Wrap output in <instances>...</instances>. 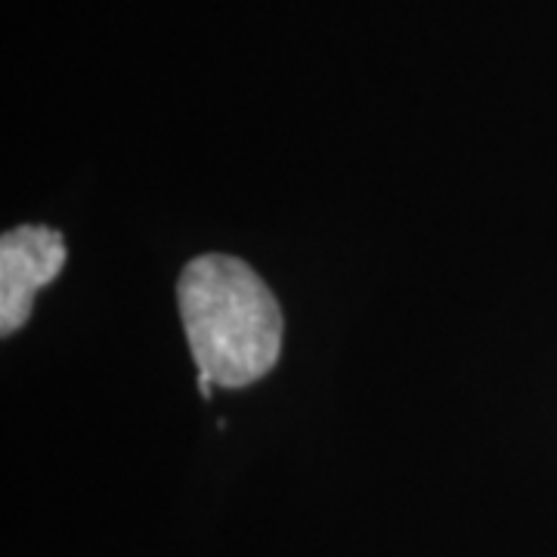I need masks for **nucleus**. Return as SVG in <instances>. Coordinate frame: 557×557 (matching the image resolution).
<instances>
[{"instance_id": "nucleus-2", "label": "nucleus", "mask_w": 557, "mask_h": 557, "mask_svg": "<svg viewBox=\"0 0 557 557\" xmlns=\"http://www.w3.org/2000/svg\"><path fill=\"white\" fill-rule=\"evenodd\" d=\"M65 267L60 230L25 223L0 239V335L10 338L32 317L35 295Z\"/></svg>"}, {"instance_id": "nucleus-1", "label": "nucleus", "mask_w": 557, "mask_h": 557, "mask_svg": "<svg viewBox=\"0 0 557 557\" xmlns=\"http://www.w3.org/2000/svg\"><path fill=\"white\" fill-rule=\"evenodd\" d=\"M177 304L193 359L214 384L248 387L276 366L285 319L270 285L245 260L230 255L189 260Z\"/></svg>"}]
</instances>
